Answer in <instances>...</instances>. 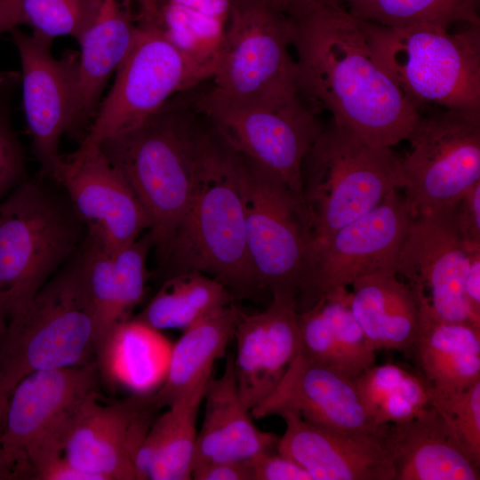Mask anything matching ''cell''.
Segmentation results:
<instances>
[{"mask_svg":"<svg viewBox=\"0 0 480 480\" xmlns=\"http://www.w3.org/2000/svg\"><path fill=\"white\" fill-rule=\"evenodd\" d=\"M459 227L467 242L480 246V181L453 203Z\"/></svg>","mask_w":480,"mask_h":480,"instance_id":"obj_41","label":"cell"},{"mask_svg":"<svg viewBox=\"0 0 480 480\" xmlns=\"http://www.w3.org/2000/svg\"><path fill=\"white\" fill-rule=\"evenodd\" d=\"M20 74L0 75V203L26 177V156L11 122L12 99Z\"/></svg>","mask_w":480,"mask_h":480,"instance_id":"obj_37","label":"cell"},{"mask_svg":"<svg viewBox=\"0 0 480 480\" xmlns=\"http://www.w3.org/2000/svg\"><path fill=\"white\" fill-rule=\"evenodd\" d=\"M102 0H0V29L20 25L34 35L52 39L68 36L78 42L94 23Z\"/></svg>","mask_w":480,"mask_h":480,"instance_id":"obj_32","label":"cell"},{"mask_svg":"<svg viewBox=\"0 0 480 480\" xmlns=\"http://www.w3.org/2000/svg\"><path fill=\"white\" fill-rule=\"evenodd\" d=\"M67 194L87 234L115 252L149 230L151 220L99 145L81 141L50 176Z\"/></svg>","mask_w":480,"mask_h":480,"instance_id":"obj_16","label":"cell"},{"mask_svg":"<svg viewBox=\"0 0 480 480\" xmlns=\"http://www.w3.org/2000/svg\"><path fill=\"white\" fill-rule=\"evenodd\" d=\"M359 21L375 59L418 110L480 109V24L452 32Z\"/></svg>","mask_w":480,"mask_h":480,"instance_id":"obj_5","label":"cell"},{"mask_svg":"<svg viewBox=\"0 0 480 480\" xmlns=\"http://www.w3.org/2000/svg\"><path fill=\"white\" fill-rule=\"evenodd\" d=\"M165 0H138L139 12L136 20L139 22L156 23L160 9Z\"/></svg>","mask_w":480,"mask_h":480,"instance_id":"obj_46","label":"cell"},{"mask_svg":"<svg viewBox=\"0 0 480 480\" xmlns=\"http://www.w3.org/2000/svg\"><path fill=\"white\" fill-rule=\"evenodd\" d=\"M441 413L466 452L480 464V380Z\"/></svg>","mask_w":480,"mask_h":480,"instance_id":"obj_39","label":"cell"},{"mask_svg":"<svg viewBox=\"0 0 480 480\" xmlns=\"http://www.w3.org/2000/svg\"><path fill=\"white\" fill-rule=\"evenodd\" d=\"M208 380L188 389L153 421L134 457L136 480L191 479L196 417Z\"/></svg>","mask_w":480,"mask_h":480,"instance_id":"obj_27","label":"cell"},{"mask_svg":"<svg viewBox=\"0 0 480 480\" xmlns=\"http://www.w3.org/2000/svg\"><path fill=\"white\" fill-rule=\"evenodd\" d=\"M250 461L253 480H313L300 464L279 452H264Z\"/></svg>","mask_w":480,"mask_h":480,"instance_id":"obj_40","label":"cell"},{"mask_svg":"<svg viewBox=\"0 0 480 480\" xmlns=\"http://www.w3.org/2000/svg\"><path fill=\"white\" fill-rule=\"evenodd\" d=\"M32 479L36 480H98L69 464L62 454L54 456L37 468Z\"/></svg>","mask_w":480,"mask_h":480,"instance_id":"obj_43","label":"cell"},{"mask_svg":"<svg viewBox=\"0 0 480 480\" xmlns=\"http://www.w3.org/2000/svg\"><path fill=\"white\" fill-rule=\"evenodd\" d=\"M204 399L205 411L196 436L192 470L215 461L249 460L276 449L279 438L256 427L251 410L241 399L233 355H228L220 377L209 379Z\"/></svg>","mask_w":480,"mask_h":480,"instance_id":"obj_24","label":"cell"},{"mask_svg":"<svg viewBox=\"0 0 480 480\" xmlns=\"http://www.w3.org/2000/svg\"><path fill=\"white\" fill-rule=\"evenodd\" d=\"M356 18L388 27L480 24V0H342Z\"/></svg>","mask_w":480,"mask_h":480,"instance_id":"obj_33","label":"cell"},{"mask_svg":"<svg viewBox=\"0 0 480 480\" xmlns=\"http://www.w3.org/2000/svg\"><path fill=\"white\" fill-rule=\"evenodd\" d=\"M96 361L31 372L6 397L1 443L19 479H30L27 458L34 450L61 443L82 403L97 392Z\"/></svg>","mask_w":480,"mask_h":480,"instance_id":"obj_15","label":"cell"},{"mask_svg":"<svg viewBox=\"0 0 480 480\" xmlns=\"http://www.w3.org/2000/svg\"><path fill=\"white\" fill-rule=\"evenodd\" d=\"M291 412L321 426L345 431H375L353 379L301 352L272 392L251 410L253 419Z\"/></svg>","mask_w":480,"mask_h":480,"instance_id":"obj_21","label":"cell"},{"mask_svg":"<svg viewBox=\"0 0 480 480\" xmlns=\"http://www.w3.org/2000/svg\"><path fill=\"white\" fill-rule=\"evenodd\" d=\"M137 29L132 0H102L94 23L78 41L69 135L86 136L110 76L129 53Z\"/></svg>","mask_w":480,"mask_h":480,"instance_id":"obj_22","label":"cell"},{"mask_svg":"<svg viewBox=\"0 0 480 480\" xmlns=\"http://www.w3.org/2000/svg\"><path fill=\"white\" fill-rule=\"evenodd\" d=\"M413 353L430 388L432 405L445 411L480 380V327L439 320L420 305Z\"/></svg>","mask_w":480,"mask_h":480,"instance_id":"obj_25","label":"cell"},{"mask_svg":"<svg viewBox=\"0 0 480 480\" xmlns=\"http://www.w3.org/2000/svg\"><path fill=\"white\" fill-rule=\"evenodd\" d=\"M470 245L450 204L412 217L396 265L413 291L418 303L439 320L480 327L467 303L465 282Z\"/></svg>","mask_w":480,"mask_h":480,"instance_id":"obj_14","label":"cell"},{"mask_svg":"<svg viewBox=\"0 0 480 480\" xmlns=\"http://www.w3.org/2000/svg\"><path fill=\"white\" fill-rule=\"evenodd\" d=\"M465 297L475 321L480 324V250L471 253L465 282Z\"/></svg>","mask_w":480,"mask_h":480,"instance_id":"obj_44","label":"cell"},{"mask_svg":"<svg viewBox=\"0 0 480 480\" xmlns=\"http://www.w3.org/2000/svg\"><path fill=\"white\" fill-rule=\"evenodd\" d=\"M353 382L377 427L407 421L432 406L431 391L423 377L397 364H374Z\"/></svg>","mask_w":480,"mask_h":480,"instance_id":"obj_30","label":"cell"},{"mask_svg":"<svg viewBox=\"0 0 480 480\" xmlns=\"http://www.w3.org/2000/svg\"><path fill=\"white\" fill-rule=\"evenodd\" d=\"M300 95L372 146L406 140L420 110L375 59L360 21L340 0H322L293 21Z\"/></svg>","mask_w":480,"mask_h":480,"instance_id":"obj_1","label":"cell"},{"mask_svg":"<svg viewBox=\"0 0 480 480\" xmlns=\"http://www.w3.org/2000/svg\"><path fill=\"white\" fill-rule=\"evenodd\" d=\"M234 299L218 280L199 271H188L167 277L134 319L155 330H184L211 312L234 303Z\"/></svg>","mask_w":480,"mask_h":480,"instance_id":"obj_29","label":"cell"},{"mask_svg":"<svg viewBox=\"0 0 480 480\" xmlns=\"http://www.w3.org/2000/svg\"><path fill=\"white\" fill-rule=\"evenodd\" d=\"M237 155L208 121L199 184L161 266L167 277L199 271L234 297H246L260 289L247 246Z\"/></svg>","mask_w":480,"mask_h":480,"instance_id":"obj_3","label":"cell"},{"mask_svg":"<svg viewBox=\"0 0 480 480\" xmlns=\"http://www.w3.org/2000/svg\"><path fill=\"white\" fill-rule=\"evenodd\" d=\"M286 425L277 452L293 460L313 480H394L381 426L375 431H345L309 422L296 413Z\"/></svg>","mask_w":480,"mask_h":480,"instance_id":"obj_20","label":"cell"},{"mask_svg":"<svg viewBox=\"0 0 480 480\" xmlns=\"http://www.w3.org/2000/svg\"><path fill=\"white\" fill-rule=\"evenodd\" d=\"M277 12L296 21L311 12L322 0H267Z\"/></svg>","mask_w":480,"mask_h":480,"instance_id":"obj_45","label":"cell"},{"mask_svg":"<svg viewBox=\"0 0 480 480\" xmlns=\"http://www.w3.org/2000/svg\"><path fill=\"white\" fill-rule=\"evenodd\" d=\"M230 0H165L156 24L178 48L213 73Z\"/></svg>","mask_w":480,"mask_h":480,"instance_id":"obj_31","label":"cell"},{"mask_svg":"<svg viewBox=\"0 0 480 480\" xmlns=\"http://www.w3.org/2000/svg\"><path fill=\"white\" fill-rule=\"evenodd\" d=\"M195 480H253L252 464L245 460L215 461L193 468Z\"/></svg>","mask_w":480,"mask_h":480,"instance_id":"obj_42","label":"cell"},{"mask_svg":"<svg viewBox=\"0 0 480 480\" xmlns=\"http://www.w3.org/2000/svg\"><path fill=\"white\" fill-rule=\"evenodd\" d=\"M86 232L64 189L41 173L0 203V296L10 319L76 254Z\"/></svg>","mask_w":480,"mask_h":480,"instance_id":"obj_4","label":"cell"},{"mask_svg":"<svg viewBox=\"0 0 480 480\" xmlns=\"http://www.w3.org/2000/svg\"><path fill=\"white\" fill-rule=\"evenodd\" d=\"M412 217L404 196L394 189L364 216L312 243L296 298L298 311L361 276L382 270L396 273Z\"/></svg>","mask_w":480,"mask_h":480,"instance_id":"obj_13","label":"cell"},{"mask_svg":"<svg viewBox=\"0 0 480 480\" xmlns=\"http://www.w3.org/2000/svg\"><path fill=\"white\" fill-rule=\"evenodd\" d=\"M399 156L389 147L368 145L332 122L301 163L302 196L312 243L374 209L400 189Z\"/></svg>","mask_w":480,"mask_h":480,"instance_id":"obj_7","label":"cell"},{"mask_svg":"<svg viewBox=\"0 0 480 480\" xmlns=\"http://www.w3.org/2000/svg\"><path fill=\"white\" fill-rule=\"evenodd\" d=\"M194 106L228 144L303 200L301 163L324 128L316 108L301 95L268 106L240 101L212 87L199 94Z\"/></svg>","mask_w":480,"mask_h":480,"instance_id":"obj_11","label":"cell"},{"mask_svg":"<svg viewBox=\"0 0 480 480\" xmlns=\"http://www.w3.org/2000/svg\"><path fill=\"white\" fill-rule=\"evenodd\" d=\"M4 404L0 402V480L19 479L18 475L6 457L1 443V423L4 412Z\"/></svg>","mask_w":480,"mask_h":480,"instance_id":"obj_47","label":"cell"},{"mask_svg":"<svg viewBox=\"0 0 480 480\" xmlns=\"http://www.w3.org/2000/svg\"><path fill=\"white\" fill-rule=\"evenodd\" d=\"M76 255L83 284L97 323L98 356L117 325L113 252L86 232Z\"/></svg>","mask_w":480,"mask_h":480,"instance_id":"obj_34","label":"cell"},{"mask_svg":"<svg viewBox=\"0 0 480 480\" xmlns=\"http://www.w3.org/2000/svg\"><path fill=\"white\" fill-rule=\"evenodd\" d=\"M381 434L394 480L480 479V464L433 405L407 421L382 425Z\"/></svg>","mask_w":480,"mask_h":480,"instance_id":"obj_23","label":"cell"},{"mask_svg":"<svg viewBox=\"0 0 480 480\" xmlns=\"http://www.w3.org/2000/svg\"><path fill=\"white\" fill-rule=\"evenodd\" d=\"M9 32L20 58L22 103L32 152L40 173L50 177L62 156L60 139L70 131L77 54L56 59L52 40L18 28Z\"/></svg>","mask_w":480,"mask_h":480,"instance_id":"obj_18","label":"cell"},{"mask_svg":"<svg viewBox=\"0 0 480 480\" xmlns=\"http://www.w3.org/2000/svg\"><path fill=\"white\" fill-rule=\"evenodd\" d=\"M9 320L10 318L5 303L0 296V348L6 335Z\"/></svg>","mask_w":480,"mask_h":480,"instance_id":"obj_48","label":"cell"},{"mask_svg":"<svg viewBox=\"0 0 480 480\" xmlns=\"http://www.w3.org/2000/svg\"><path fill=\"white\" fill-rule=\"evenodd\" d=\"M351 286V311L372 347L411 353L420 307L410 285L395 271L382 270L357 278Z\"/></svg>","mask_w":480,"mask_h":480,"instance_id":"obj_26","label":"cell"},{"mask_svg":"<svg viewBox=\"0 0 480 480\" xmlns=\"http://www.w3.org/2000/svg\"><path fill=\"white\" fill-rule=\"evenodd\" d=\"M242 311L234 304L220 308L183 330L170 351L160 388L149 396L156 410L169 406L180 395L212 377L215 361L222 357Z\"/></svg>","mask_w":480,"mask_h":480,"instance_id":"obj_28","label":"cell"},{"mask_svg":"<svg viewBox=\"0 0 480 480\" xmlns=\"http://www.w3.org/2000/svg\"><path fill=\"white\" fill-rule=\"evenodd\" d=\"M82 141L100 145L155 113L172 97L212 77V72L173 44L156 23L138 22L135 38L116 70Z\"/></svg>","mask_w":480,"mask_h":480,"instance_id":"obj_12","label":"cell"},{"mask_svg":"<svg viewBox=\"0 0 480 480\" xmlns=\"http://www.w3.org/2000/svg\"><path fill=\"white\" fill-rule=\"evenodd\" d=\"M299 324L303 355L351 379L359 375L338 346L317 302L299 312Z\"/></svg>","mask_w":480,"mask_h":480,"instance_id":"obj_38","label":"cell"},{"mask_svg":"<svg viewBox=\"0 0 480 480\" xmlns=\"http://www.w3.org/2000/svg\"><path fill=\"white\" fill-rule=\"evenodd\" d=\"M237 154L247 246L260 289L297 298L313 240L304 202L261 164Z\"/></svg>","mask_w":480,"mask_h":480,"instance_id":"obj_9","label":"cell"},{"mask_svg":"<svg viewBox=\"0 0 480 480\" xmlns=\"http://www.w3.org/2000/svg\"><path fill=\"white\" fill-rule=\"evenodd\" d=\"M76 254L10 319L0 348V402L28 374L89 363L98 327Z\"/></svg>","mask_w":480,"mask_h":480,"instance_id":"obj_6","label":"cell"},{"mask_svg":"<svg viewBox=\"0 0 480 480\" xmlns=\"http://www.w3.org/2000/svg\"><path fill=\"white\" fill-rule=\"evenodd\" d=\"M179 94L140 124L100 143L151 220L162 265L199 184L207 119Z\"/></svg>","mask_w":480,"mask_h":480,"instance_id":"obj_2","label":"cell"},{"mask_svg":"<svg viewBox=\"0 0 480 480\" xmlns=\"http://www.w3.org/2000/svg\"><path fill=\"white\" fill-rule=\"evenodd\" d=\"M349 300L347 288H342L328 293L317 303L338 346L360 374L375 364L376 350L356 320Z\"/></svg>","mask_w":480,"mask_h":480,"instance_id":"obj_35","label":"cell"},{"mask_svg":"<svg viewBox=\"0 0 480 480\" xmlns=\"http://www.w3.org/2000/svg\"><path fill=\"white\" fill-rule=\"evenodd\" d=\"M406 140L400 188L412 216L453 204L480 181V109L423 108Z\"/></svg>","mask_w":480,"mask_h":480,"instance_id":"obj_10","label":"cell"},{"mask_svg":"<svg viewBox=\"0 0 480 480\" xmlns=\"http://www.w3.org/2000/svg\"><path fill=\"white\" fill-rule=\"evenodd\" d=\"M2 33L1 29H0V34Z\"/></svg>","mask_w":480,"mask_h":480,"instance_id":"obj_49","label":"cell"},{"mask_svg":"<svg viewBox=\"0 0 480 480\" xmlns=\"http://www.w3.org/2000/svg\"><path fill=\"white\" fill-rule=\"evenodd\" d=\"M156 411L148 395L102 404L96 392L71 418L63 436L62 455L98 480H136L134 457Z\"/></svg>","mask_w":480,"mask_h":480,"instance_id":"obj_17","label":"cell"},{"mask_svg":"<svg viewBox=\"0 0 480 480\" xmlns=\"http://www.w3.org/2000/svg\"><path fill=\"white\" fill-rule=\"evenodd\" d=\"M292 26L267 0H230L212 87L240 101L268 106L300 95L289 52Z\"/></svg>","mask_w":480,"mask_h":480,"instance_id":"obj_8","label":"cell"},{"mask_svg":"<svg viewBox=\"0 0 480 480\" xmlns=\"http://www.w3.org/2000/svg\"><path fill=\"white\" fill-rule=\"evenodd\" d=\"M152 248V237L148 231L132 243L113 252L117 325L129 319L131 312L144 296L148 276L147 258Z\"/></svg>","mask_w":480,"mask_h":480,"instance_id":"obj_36","label":"cell"},{"mask_svg":"<svg viewBox=\"0 0 480 480\" xmlns=\"http://www.w3.org/2000/svg\"><path fill=\"white\" fill-rule=\"evenodd\" d=\"M234 339V372L241 399L252 410L277 385L301 349L297 300L293 294L272 292L268 307L241 313Z\"/></svg>","mask_w":480,"mask_h":480,"instance_id":"obj_19","label":"cell"}]
</instances>
